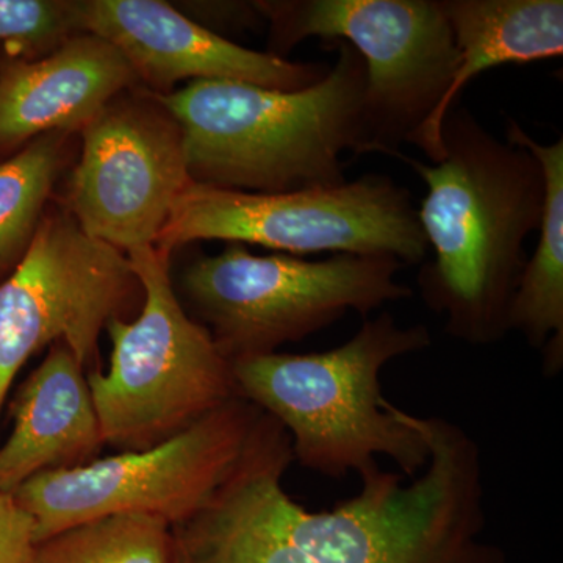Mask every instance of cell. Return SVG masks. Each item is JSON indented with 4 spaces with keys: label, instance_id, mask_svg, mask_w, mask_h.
I'll list each match as a JSON object with an SVG mask.
<instances>
[{
    "label": "cell",
    "instance_id": "cell-1",
    "mask_svg": "<svg viewBox=\"0 0 563 563\" xmlns=\"http://www.w3.org/2000/svg\"><path fill=\"white\" fill-rule=\"evenodd\" d=\"M406 420L428 444L420 476L406 485L377 465L357 495L312 512L285 492L290 435L262 412L220 490L173 526L176 563H507L485 537L479 444L446 418Z\"/></svg>",
    "mask_w": 563,
    "mask_h": 563
},
{
    "label": "cell",
    "instance_id": "cell-2",
    "mask_svg": "<svg viewBox=\"0 0 563 563\" xmlns=\"http://www.w3.org/2000/svg\"><path fill=\"white\" fill-rule=\"evenodd\" d=\"M444 155L426 165L401 151L428 188L418 209L432 261L422 266V299L446 317V332L470 344L499 342L526 261V240L539 231L542 168L532 154L492 135L465 107L443 122Z\"/></svg>",
    "mask_w": 563,
    "mask_h": 563
},
{
    "label": "cell",
    "instance_id": "cell-3",
    "mask_svg": "<svg viewBox=\"0 0 563 563\" xmlns=\"http://www.w3.org/2000/svg\"><path fill=\"white\" fill-rule=\"evenodd\" d=\"M336 60L310 87L273 90L195 80L155 95L179 124L196 184L250 192L328 187L344 179V152L368 154L366 70L351 44L331 41Z\"/></svg>",
    "mask_w": 563,
    "mask_h": 563
},
{
    "label": "cell",
    "instance_id": "cell-4",
    "mask_svg": "<svg viewBox=\"0 0 563 563\" xmlns=\"http://www.w3.org/2000/svg\"><path fill=\"white\" fill-rule=\"evenodd\" d=\"M422 324L399 325L390 313L365 320L342 346L313 354H273L232 363L235 395L279 421L292 459L329 477L358 476L387 455L413 479L429 461L428 444L406 410L384 398L387 363L426 350Z\"/></svg>",
    "mask_w": 563,
    "mask_h": 563
},
{
    "label": "cell",
    "instance_id": "cell-5",
    "mask_svg": "<svg viewBox=\"0 0 563 563\" xmlns=\"http://www.w3.org/2000/svg\"><path fill=\"white\" fill-rule=\"evenodd\" d=\"M128 257L143 287L141 312L109 322V372L87 374L103 442L122 453L166 442L236 396L231 363L177 299L169 255L147 246Z\"/></svg>",
    "mask_w": 563,
    "mask_h": 563
},
{
    "label": "cell",
    "instance_id": "cell-6",
    "mask_svg": "<svg viewBox=\"0 0 563 563\" xmlns=\"http://www.w3.org/2000/svg\"><path fill=\"white\" fill-rule=\"evenodd\" d=\"M402 263L380 255L335 254L325 261L255 255L243 244L198 258L181 288L229 363L273 354L339 321L402 301Z\"/></svg>",
    "mask_w": 563,
    "mask_h": 563
},
{
    "label": "cell",
    "instance_id": "cell-7",
    "mask_svg": "<svg viewBox=\"0 0 563 563\" xmlns=\"http://www.w3.org/2000/svg\"><path fill=\"white\" fill-rule=\"evenodd\" d=\"M206 240L290 254L380 255L417 265L429 247L409 190L380 174L328 187L250 192L190 181L154 246Z\"/></svg>",
    "mask_w": 563,
    "mask_h": 563
},
{
    "label": "cell",
    "instance_id": "cell-8",
    "mask_svg": "<svg viewBox=\"0 0 563 563\" xmlns=\"http://www.w3.org/2000/svg\"><path fill=\"white\" fill-rule=\"evenodd\" d=\"M269 54L282 57L307 38L343 41L365 63L369 152L391 155L415 143L453 84L457 68L440 0H266Z\"/></svg>",
    "mask_w": 563,
    "mask_h": 563
},
{
    "label": "cell",
    "instance_id": "cell-9",
    "mask_svg": "<svg viewBox=\"0 0 563 563\" xmlns=\"http://www.w3.org/2000/svg\"><path fill=\"white\" fill-rule=\"evenodd\" d=\"M261 413L235 396L166 442L36 474L13 495L35 521L36 542L113 514L152 515L173 528L201 512L220 490Z\"/></svg>",
    "mask_w": 563,
    "mask_h": 563
},
{
    "label": "cell",
    "instance_id": "cell-10",
    "mask_svg": "<svg viewBox=\"0 0 563 563\" xmlns=\"http://www.w3.org/2000/svg\"><path fill=\"white\" fill-rule=\"evenodd\" d=\"M128 254L81 231L69 211L43 217L31 246L0 282V412L22 365L44 346L65 343L88 369L111 320L143 303Z\"/></svg>",
    "mask_w": 563,
    "mask_h": 563
},
{
    "label": "cell",
    "instance_id": "cell-11",
    "mask_svg": "<svg viewBox=\"0 0 563 563\" xmlns=\"http://www.w3.org/2000/svg\"><path fill=\"white\" fill-rule=\"evenodd\" d=\"M80 132L70 217L125 254L154 246L191 181L179 124L151 96L150 103L114 99Z\"/></svg>",
    "mask_w": 563,
    "mask_h": 563
},
{
    "label": "cell",
    "instance_id": "cell-12",
    "mask_svg": "<svg viewBox=\"0 0 563 563\" xmlns=\"http://www.w3.org/2000/svg\"><path fill=\"white\" fill-rule=\"evenodd\" d=\"M77 10L81 32L113 44L155 95L181 80H232L296 91L317 84L329 69L247 49L161 0H85Z\"/></svg>",
    "mask_w": 563,
    "mask_h": 563
},
{
    "label": "cell",
    "instance_id": "cell-13",
    "mask_svg": "<svg viewBox=\"0 0 563 563\" xmlns=\"http://www.w3.org/2000/svg\"><path fill=\"white\" fill-rule=\"evenodd\" d=\"M139 77L121 52L79 33L41 58L0 68V150L46 133L81 131Z\"/></svg>",
    "mask_w": 563,
    "mask_h": 563
},
{
    "label": "cell",
    "instance_id": "cell-14",
    "mask_svg": "<svg viewBox=\"0 0 563 563\" xmlns=\"http://www.w3.org/2000/svg\"><path fill=\"white\" fill-rule=\"evenodd\" d=\"M103 444L84 366L65 343L54 344L14 401L13 431L0 448V492L87 465Z\"/></svg>",
    "mask_w": 563,
    "mask_h": 563
},
{
    "label": "cell",
    "instance_id": "cell-15",
    "mask_svg": "<svg viewBox=\"0 0 563 563\" xmlns=\"http://www.w3.org/2000/svg\"><path fill=\"white\" fill-rule=\"evenodd\" d=\"M457 49L453 84L413 146L432 163L444 155L443 122L463 88L503 65L550 60L563 54L562 0H440Z\"/></svg>",
    "mask_w": 563,
    "mask_h": 563
},
{
    "label": "cell",
    "instance_id": "cell-16",
    "mask_svg": "<svg viewBox=\"0 0 563 563\" xmlns=\"http://www.w3.org/2000/svg\"><path fill=\"white\" fill-rule=\"evenodd\" d=\"M506 141L533 155L544 180L539 243L518 279L509 329L520 331L529 346L542 351L544 374L555 376L563 365V140L539 143L509 120Z\"/></svg>",
    "mask_w": 563,
    "mask_h": 563
},
{
    "label": "cell",
    "instance_id": "cell-17",
    "mask_svg": "<svg viewBox=\"0 0 563 563\" xmlns=\"http://www.w3.org/2000/svg\"><path fill=\"white\" fill-rule=\"evenodd\" d=\"M35 563H176L173 528L146 514H113L36 544Z\"/></svg>",
    "mask_w": 563,
    "mask_h": 563
},
{
    "label": "cell",
    "instance_id": "cell-18",
    "mask_svg": "<svg viewBox=\"0 0 563 563\" xmlns=\"http://www.w3.org/2000/svg\"><path fill=\"white\" fill-rule=\"evenodd\" d=\"M65 133L41 135L0 163V276L31 246L60 173Z\"/></svg>",
    "mask_w": 563,
    "mask_h": 563
},
{
    "label": "cell",
    "instance_id": "cell-19",
    "mask_svg": "<svg viewBox=\"0 0 563 563\" xmlns=\"http://www.w3.org/2000/svg\"><path fill=\"white\" fill-rule=\"evenodd\" d=\"M79 2L0 0V43L29 54H49L81 32Z\"/></svg>",
    "mask_w": 563,
    "mask_h": 563
},
{
    "label": "cell",
    "instance_id": "cell-20",
    "mask_svg": "<svg viewBox=\"0 0 563 563\" xmlns=\"http://www.w3.org/2000/svg\"><path fill=\"white\" fill-rule=\"evenodd\" d=\"M35 521L13 493L0 492V563H35Z\"/></svg>",
    "mask_w": 563,
    "mask_h": 563
},
{
    "label": "cell",
    "instance_id": "cell-21",
    "mask_svg": "<svg viewBox=\"0 0 563 563\" xmlns=\"http://www.w3.org/2000/svg\"><path fill=\"white\" fill-rule=\"evenodd\" d=\"M181 13H191L192 21L201 24L202 27L213 32V27H225V25H239L250 27L263 20L261 11L255 2H192Z\"/></svg>",
    "mask_w": 563,
    "mask_h": 563
}]
</instances>
